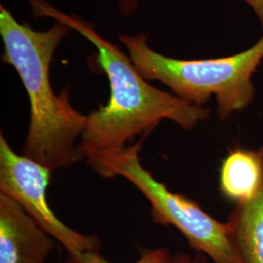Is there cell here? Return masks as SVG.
Instances as JSON below:
<instances>
[{
    "label": "cell",
    "mask_w": 263,
    "mask_h": 263,
    "mask_svg": "<svg viewBox=\"0 0 263 263\" xmlns=\"http://www.w3.org/2000/svg\"><path fill=\"white\" fill-rule=\"evenodd\" d=\"M263 26V25H262ZM134 65L146 80L166 85L173 94L199 106L214 96L226 120L254 101L253 76L263 61V33L252 47L231 56L182 60L163 55L148 44L147 33L120 34Z\"/></svg>",
    "instance_id": "3957f363"
},
{
    "label": "cell",
    "mask_w": 263,
    "mask_h": 263,
    "mask_svg": "<svg viewBox=\"0 0 263 263\" xmlns=\"http://www.w3.org/2000/svg\"><path fill=\"white\" fill-rule=\"evenodd\" d=\"M33 18L61 22L96 49V64L107 77L110 96L107 104L87 115L77 144L79 160L120 151L142 132L148 133L162 120H171L191 130L209 118L211 109L152 86L134 65L129 55L102 36L93 23L66 14L48 0H28Z\"/></svg>",
    "instance_id": "6da1fadb"
},
{
    "label": "cell",
    "mask_w": 263,
    "mask_h": 263,
    "mask_svg": "<svg viewBox=\"0 0 263 263\" xmlns=\"http://www.w3.org/2000/svg\"><path fill=\"white\" fill-rule=\"evenodd\" d=\"M141 141L120 151L87 159V164L104 178L122 177L138 188L149 202L152 221L179 229L189 245L212 263H237L228 229L210 216L195 201L171 191L141 165Z\"/></svg>",
    "instance_id": "277c9868"
},
{
    "label": "cell",
    "mask_w": 263,
    "mask_h": 263,
    "mask_svg": "<svg viewBox=\"0 0 263 263\" xmlns=\"http://www.w3.org/2000/svg\"><path fill=\"white\" fill-rule=\"evenodd\" d=\"M219 188L236 205L257 197L263 191V148L229 151L220 167Z\"/></svg>",
    "instance_id": "52a82bcc"
},
{
    "label": "cell",
    "mask_w": 263,
    "mask_h": 263,
    "mask_svg": "<svg viewBox=\"0 0 263 263\" xmlns=\"http://www.w3.org/2000/svg\"><path fill=\"white\" fill-rule=\"evenodd\" d=\"M226 226L237 263H263V191L236 205Z\"/></svg>",
    "instance_id": "ba28073f"
},
{
    "label": "cell",
    "mask_w": 263,
    "mask_h": 263,
    "mask_svg": "<svg viewBox=\"0 0 263 263\" xmlns=\"http://www.w3.org/2000/svg\"><path fill=\"white\" fill-rule=\"evenodd\" d=\"M52 170L13 151L3 134L0 135V193L14 199L28 216L68 254L99 251L101 242L66 226L49 206L46 190Z\"/></svg>",
    "instance_id": "5b68a950"
},
{
    "label": "cell",
    "mask_w": 263,
    "mask_h": 263,
    "mask_svg": "<svg viewBox=\"0 0 263 263\" xmlns=\"http://www.w3.org/2000/svg\"><path fill=\"white\" fill-rule=\"evenodd\" d=\"M67 263H112L105 259L99 251L84 254H68ZM133 263H174V256L166 249L142 250L140 258Z\"/></svg>",
    "instance_id": "9c48e42d"
},
{
    "label": "cell",
    "mask_w": 263,
    "mask_h": 263,
    "mask_svg": "<svg viewBox=\"0 0 263 263\" xmlns=\"http://www.w3.org/2000/svg\"><path fill=\"white\" fill-rule=\"evenodd\" d=\"M249 5L263 25V0H241Z\"/></svg>",
    "instance_id": "7c38bea8"
},
{
    "label": "cell",
    "mask_w": 263,
    "mask_h": 263,
    "mask_svg": "<svg viewBox=\"0 0 263 263\" xmlns=\"http://www.w3.org/2000/svg\"><path fill=\"white\" fill-rule=\"evenodd\" d=\"M141 0H117L118 8L123 16H132L139 9Z\"/></svg>",
    "instance_id": "8fae6325"
},
{
    "label": "cell",
    "mask_w": 263,
    "mask_h": 263,
    "mask_svg": "<svg viewBox=\"0 0 263 263\" xmlns=\"http://www.w3.org/2000/svg\"><path fill=\"white\" fill-rule=\"evenodd\" d=\"M71 31L61 22H54L46 30H36L0 5L1 61L17 71L29 102L23 155L52 171L67 168L79 160L76 148L87 122V115L70 103L68 89L58 95L51 83L56 50Z\"/></svg>",
    "instance_id": "7a4b0ae2"
},
{
    "label": "cell",
    "mask_w": 263,
    "mask_h": 263,
    "mask_svg": "<svg viewBox=\"0 0 263 263\" xmlns=\"http://www.w3.org/2000/svg\"><path fill=\"white\" fill-rule=\"evenodd\" d=\"M55 242L14 199L0 193V263H45Z\"/></svg>",
    "instance_id": "8992f818"
},
{
    "label": "cell",
    "mask_w": 263,
    "mask_h": 263,
    "mask_svg": "<svg viewBox=\"0 0 263 263\" xmlns=\"http://www.w3.org/2000/svg\"><path fill=\"white\" fill-rule=\"evenodd\" d=\"M174 263H210V260L200 253L193 256L184 253H178L174 256Z\"/></svg>",
    "instance_id": "30bf717a"
}]
</instances>
